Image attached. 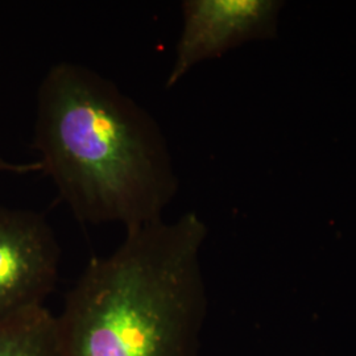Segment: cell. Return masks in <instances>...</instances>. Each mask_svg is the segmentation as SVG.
<instances>
[{
    "mask_svg": "<svg viewBox=\"0 0 356 356\" xmlns=\"http://www.w3.org/2000/svg\"><path fill=\"white\" fill-rule=\"evenodd\" d=\"M41 173L86 225L126 231L163 219L178 177L165 134L143 106L83 65L51 66L38 90Z\"/></svg>",
    "mask_w": 356,
    "mask_h": 356,
    "instance_id": "6da1fadb",
    "label": "cell"
},
{
    "mask_svg": "<svg viewBox=\"0 0 356 356\" xmlns=\"http://www.w3.org/2000/svg\"><path fill=\"white\" fill-rule=\"evenodd\" d=\"M195 213L126 231L91 259L57 318L63 356H193L204 307Z\"/></svg>",
    "mask_w": 356,
    "mask_h": 356,
    "instance_id": "7a4b0ae2",
    "label": "cell"
},
{
    "mask_svg": "<svg viewBox=\"0 0 356 356\" xmlns=\"http://www.w3.org/2000/svg\"><path fill=\"white\" fill-rule=\"evenodd\" d=\"M60 261L58 241L45 216L0 206V322L45 306Z\"/></svg>",
    "mask_w": 356,
    "mask_h": 356,
    "instance_id": "3957f363",
    "label": "cell"
},
{
    "mask_svg": "<svg viewBox=\"0 0 356 356\" xmlns=\"http://www.w3.org/2000/svg\"><path fill=\"white\" fill-rule=\"evenodd\" d=\"M281 0H185L182 31L166 76L172 89L195 65L219 58L251 41L277 38Z\"/></svg>",
    "mask_w": 356,
    "mask_h": 356,
    "instance_id": "277c9868",
    "label": "cell"
},
{
    "mask_svg": "<svg viewBox=\"0 0 356 356\" xmlns=\"http://www.w3.org/2000/svg\"><path fill=\"white\" fill-rule=\"evenodd\" d=\"M0 356H63L56 316L44 306L0 322Z\"/></svg>",
    "mask_w": 356,
    "mask_h": 356,
    "instance_id": "5b68a950",
    "label": "cell"
},
{
    "mask_svg": "<svg viewBox=\"0 0 356 356\" xmlns=\"http://www.w3.org/2000/svg\"><path fill=\"white\" fill-rule=\"evenodd\" d=\"M33 172H41L40 163H13L0 156V173H13V175H28Z\"/></svg>",
    "mask_w": 356,
    "mask_h": 356,
    "instance_id": "8992f818",
    "label": "cell"
}]
</instances>
